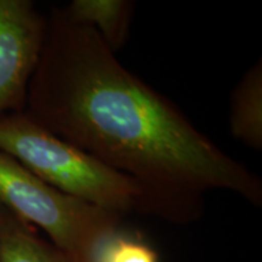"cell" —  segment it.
<instances>
[{"label":"cell","mask_w":262,"mask_h":262,"mask_svg":"<svg viewBox=\"0 0 262 262\" xmlns=\"http://www.w3.org/2000/svg\"><path fill=\"white\" fill-rule=\"evenodd\" d=\"M29 106L35 122L139 183L156 217L196 220L210 191L262 204L256 173L126 70L93 28L70 21L62 9L48 24Z\"/></svg>","instance_id":"obj_1"},{"label":"cell","mask_w":262,"mask_h":262,"mask_svg":"<svg viewBox=\"0 0 262 262\" xmlns=\"http://www.w3.org/2000/svg\"><path fill=\"white\" fill-rule=\"evenodd\" d=\"M0 152L64 194L119 216H153L139 183L106 165L24 114L0 119Z\"/></svg>","instance_id":"obj_2"},{"label":"cell","mask_w":262,"mask_h":262,"mask_svg":"<svg viewBox=\"0 0 262 262\" xmlns=\"http://www.w3.org/2000/svg\"><path fill=\"white\" fill-rule=\"evenodd\" d=\"M0 204L41 228L52 245L91 262L104 238L119 229L122 216L64 194L0 152Z\"/></svg>","instance_id":"obj_3"},{"label":"cell","mask_w":262,"mask_h":262,"mask_svg":"<svg viewBox=\"0 0 262 262\" xmlns=\"http://www.w3.org/2000/svg\"><path fill=\"white\" fill-rule=\"evenodd\" d=\"M48 25L24 0H0V113L19 108L37 70Z\"/></svg>","instance_id":"obj_4"},{"label":"cell","mask_w":262,"mask_h":262,"mask_svg":"<svg viewBox=\"0 0 262 262\" xmlns=\"http://www.w3.org/2000/svg\"><path fill=\"white\" fill-rule=\"evenodd\" d=\"M129 0H73L62 9L66 17L93 28L113 52L125 42L133 17Z\"/></svg>","instance_id":"obj_5"},{"label":"cell","mask_w":262,"mask_h":262,"mask_svg":"<svg viewBox=\"0 0 262 262\" xmlns=\"http://www.w3.org/2000/svg\"><path fill=\"white\" fill-rule=\"evenodd\" d=\"M229 130L235 140L262 149V62H256L234 88L229 106Z\"/></svg>","instance_id":"obj_6"},{"label":"cell","mask_w":262,"mask_h":262,"mask_svg":"<svg viewBox=\"0 0 262 262\" xmlns=\"http://www.w3.org/2000/svg\"><path fill=\"white\" fill-rule=\"evenodd\" d=\"M0 262H81L15 224L0 229Z\"/></svg>","instance_id":"obj_7"},{"label":"cell","mask_w":262,"mask_h":262,"mask_svg":"<svg viewBox=\"0 0 262 262\" xmlns=\"http://www.w3.org/2000/svg\"><path fill=\"white\" fill-rule=\"evenodd\" d=\"M91 262H160L158 254L139 235L120 229L111 233L98 245Z\"/></svg>","instance_id":"obj_8"},{"label":"cell","mask_w":262,"mask_h":262,"mask_svg":"<svg viewBox=\"0 0 262 262\" xmlns=\"http://www.w3.org/2000/svg\"><path fill=\"white\" fill-rule=\"evenodd\" d=\"M3 225H4V222H3L2 220H0V229H2V227H3Z\"/></svg>","instance_id":"obj_9"}]
</instances>
